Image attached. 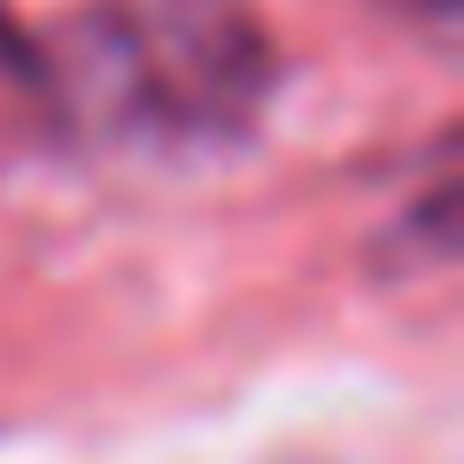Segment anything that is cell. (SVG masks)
Masks as SVG:
<instances>
[{"mask_svg":"<svg viewBox=\"0 0 464 464\" xmlns=\"http://www.w3.org/2000/svg\"><path fill=\"white\" fill-rule=\"evenodd\" d=\"M387 16L402 24V32H418V39H457V24H464V0H380Z\"/></svg>","mask_w":464,"mask_h":464,"instance_id":"7a4b0ae2","label":"cell"},{"mask_svg":"<svg viewBox=\"0 0 464 464\" xmlns=\"http://www.w3.org/2000/svg\"><path fill=\"white\" fill-rule=\"evenodd\" d=\"M16 63L70 132L140 148L248 140L279 93V47L248 0H93Z\"/></svg>","mask_w":464,"mask_h":464,"instance_id":"6da1fadb","label":"cell"}]
</instances>
